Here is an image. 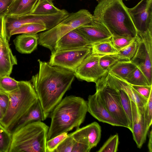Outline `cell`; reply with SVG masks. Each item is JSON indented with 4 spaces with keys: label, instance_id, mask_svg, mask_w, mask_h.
I'll return each instance as SVG.
<instances>
[{
    "label": "cell",
    "instance_id": "cell-14",
    "mask_svg": "<svg viewBox=\"0 0 152 152\" xmlns=\"http://www.w3.org/2000/svg\"><path fill=\"white\" fill-rule=\"evenodd\" d=\"M87 102L88 112L98 121L113 126L123 127L109 112L97 91L89 96Z\"/></svg>",
    "mask_w": 152,
    "mask_h": 152
},
{
    "label": "cell",
    "instance_id": "cell-3",
    "mask_svg": "<svg viewBox=\"0 0 152 152\" xmlns=\"http://www.w3.org/2000/svg\"><path fill=\"white\" fill-rule=\"evenodd\" d=\"M87 112V102L83 98L71 95L62 99L49 115L51 123L47 140L79 128Z\"/></svg>",
    "mask_w": 152,
    "mask_h": 152
},
{
    "label": "cell",
    "instance_id": "cell-20",
    "mask_svg": "<svg viewBox=\"0 0 152 152\" xmlns=\"http://www.w3.org/2000/svg\"><path fill=\"white\" fill-rule=\"evenodd\" d=\"M41 0H14L6 15L19 16L33 13Z\"/></svg>",
    "mask_w": 152,
    "mask_h": 152
},
{
    "label": "cell",
    "instance_id": "cell-7",
    "mask_svg": "<svg viewBox=\"0 0 152 152\" xmlns=\"http://www.w3.org/2000/svg\"><path fill=\"white\" fill-rule=\"evenodd\" d=\"M106 74L95 83L96 91L99 93L103 102L113 117L124 127L129 129L128 121L118 91L108 83Z\"/></svg>",
    "mask_w": 152,
    "mask_h": 152
},
{
    "label": "cell",
    "instance_id": "cell-37",
    "mask_svg": "<svg viewBox=\"0 0 152 152\" xmlns=\"http://www.w3.org/2000/svg\"><path fill=\"white\" fill-rule=\"evenodd\" d=\"M144 115L147 126L150 128L152 123V92L144 106Z\"/></svg>",
    "mask_w": 152,
    "mask_h": 152
},
{
    "label": "cell",
    "instance_id": "cell-31",
    "mask_svg": "<svg viewBox=\"0 0 152 152\" xmlns=\"http://www.w3.org/2000/svg\"><path fill=\"white\" fill-rule=\"evenodd\" d=\"M11 141V133L0 123V152H9Z\"/></svg>",
    "mask_w": 152,
    "mask_h": 152
},
{
    "label": "cell",
    "instance_id": "cell-28",
    "mask_svg": "<svg viewBox=\"0 0 152 152\" xmlns=\"http://www.w3.org/2000/svg\"><path fill=\"white\" fill-rule=\"evenodd\" d=\"M61 10L54 5L52 0H41L32 13L48 14L58 12Z\"/></svg>",
    "mask_w": 152,
    "mask_h": 152
},
{
    "label": "cell",
    "instance_id": "cell-8",
    "mask_svg": "<svg viewBox=\"0 0 152 152\" xmlns=\"http://www.w3.org/2000/svg\"><path fill=\"white\" fill-rule=\"evenodd\" d=\"M61 20L60 15L58 12L45 15L31 13L19 16L6 15L4 18L5 37L9 41L12 31L24 25L31 23L44 24L48 30L56 26Z\"/></svg>",
    "mask_w": 152,
    "mask_h": 152
},
{
    "label": "cell",
    "instance_id": "cell-24",
    "mask_svg": "<svg viewBox=\"0 0 152 152\" xmlns=\"http://www.w3.org/2000/svg\"><path fill=\"white\" fill-rule=\"evenodd\" d=\"M110 39L91 45V53L99 55L118 53V51L114 47Z\"/></svg>",
    "mask_w": 152,
    "mask_h": 152
},
{
    "label": "cell",
    "instance_id": "cell-19",
    "mask_svg": "<svg viewBox=\"0 0 152 152\" xmlns=\"http://www.w3.org/2000/svg\"><path fill=\"white\" fill-rule=\"evenodd\" d=\"M6 38L0 37V76H10L13 66L17 64L16 56L12 52Z\"/></svg>",
    "mask_w": 152,
    "mask_h": 152
},
{
    "label": "cell",
    "instance_id": "cell-16",
    "mask_svg": "<svg viewBox=\"0 0 152 152\" xmlns=\"http://www.w3.org/2000/svg\"><path fill=\"white\" fill-rule=\"evenodd\" d=\"M75 29L87 40L91 45L109 40L112 37L105 26L93 19L90 23Z\"/></svg>",
    "mask_w": 152,
    "mask_h": 152
},
{
    "label": "cell",
    "instance_id": "cell-34",
    "mask_svg": "<svg viewBox=\"0 0 152 152\" xmlns=\"http://www.w3.org/2000/svg\"><path fill=\"white\" fill-rule=\"evenodd\" d=\"M135 39L125 37L112 36L110 39L114 47L119 51L128 46Z\"/></svg>",
    "mask_w": 152,
    "mask_h": 152
},
{
    "label": "cell",
    "instance_id": "cell-17",
    "mask_svg": "<svg viewBox=\"0 0 152 152\" xmlns=\"http://www.w3.org/2000/svg\"><path fill=\"white\" fill-rule=\"evenodd\" d=\"M108 83L116 88L120 89L125 91L131 100L139 107H144L148 99L141 96L132 87V85L123 79L118 78L108 72L106 74Z\"/></svg>",
    "mask_w": 152,
    "mask_h": 152
},
{
    "label": "cell",
    "instance_id": "cell-30",
    "mask_svg": "<svg viewBox=\"0 0 152 152\" xmlns=\"http://www.w3.org/2000/svg\"><path fill=\"white\" fill-rule=\"evenodd\" d=\"M18 83L10 76H0V93L8 94L18 87Z\"/></svg>",
    "mask_w": 152,
    "mask_h": 152
},
{
    "label": "cell",
    "instance_id": "cell-22",
    "mask_svg": "<svg viewBox=\"0 0 152 152\" xmlns=\"http://www.w3.org/2000/svg\"><path fill=\"white\" fill-rule=\"evenodd\" d=\"M47 118L38 99L27 114L19 121L12 132L30 123L43 121Z\"/></svg>",
    "mask_w": 152,
    "mask_h": 152
},
{
    "label": "cell",
    "instance_id": "cell-36",
    "mask_svg": "<svg viewBox=\"0 0 152 152\" xmlns=\"http://www.w3.org/2000/svg\"><path fill=\"white\" fill-rule=\"evenodd\" d=\"M119 61L116 54L103 55L99 59V63L103 69L108 72L109 68Z\"/></svg>",
    "mask_w": 152,
    "mask_h": 152
},
{
    "label": "cell",
    "instance_id": "cell-1",
    "mask_svg": "<svg viewBox=\"0 0 152 152\" xmlns=\"http://www.w3.org/2000/svg\"><path fill=\"white\" fill-rule=\"evenodd\" d=\"M38 61L39 71L32 76L30 82L48 117L70 89L75 76L68 70L40 59Z\"/></svg>",
    "mask_w": 152,
    "mask_h": 152
},
{
    "label": "cell",
    "instance_id": "cell-32",
    "mask_svg": "<svg viewBox=\"0 0 152 152\" xmlns=\"http://www.w3.org/2000/svg\"><path fill=\"white\" fill-rule=\"evenodd\" d=\"M118 135L111 136L97 151V152H116L118 151L119 143Z\"/></svg>",
    "mask_w": 152,
    "mask_h": 152
},
{
    "label": "cell",
    "instance_id": "cell-21",
    "mask_svg": "<svg viewBox=\"0 0 152 152\" xmlns=\"http://www.w3.org/2000/svg\"><path fill=\"white\" fill-rule=\"evenodd\" d=\"M21 34L17 36L13 40L15 48L21 53H31L37 48L38 34Z\"/></svg>",
    "mask_w": 152,
    "mask_h": 152
},
{
    "label": "cell",
    "instance_id": "cell-43",
    "mask_svg": "<svg viewBox=\"0 0 152 152\" xmlns=\"http://www.w3.org/2000/svg\"><path fill=\"white\" fill-rule=\"evenodd\" d=\"M3 115L0 110V121L2 119V117H3Z\"/></svg>",
    "mask_w": 152,
    "mask_h": 152
},
{
    "label": "cell",
    "instance_id": "cell-6",
    "mask_svg": "<svg viewBox=\"0 0 152 152\" xmlns=\"http://www.w3.org/2000/svg\"><path fill=\"white\" fill-rule=\"evenodd\" d=\"M93 20V15L86 9L69 13L55 26L40 33L38 44L53 51L56 42L61 38L71 31L90 23Z\"/></svg>",
    "mask_w": 152,
    "mask_h": 152
},
{
    "label": "cell",
    "instance_id": "cell-41",
    "mask_svg": "<svg viewBox=\"0 0 152 152\" xmlns=\"http://www.w3.org/2000/svg\"><path fill=\"white\" fill-rule=\"evenodd\" d=\"M4 18H0V37L4 38L5 37L4 22Z\"/></svg>",
    "mask_w": 152,
    "mask_h": 152
},
{
    "label": "cell",
    "instance_id": "cell-18",
    "mask_svg": "<svg viewBox=\"0 0 152 152\" xmlns=\"http://www.w3.org/2000/svg\"><path fill=\"white\" fill-rule=\"evenodd\" d=\"M90 45L87 40L75 29L69 32L57 41L54 51L74 49Z\"/></svg>",
    "mask_w": 152,
    "mask_h": 152
},
{
    "label": "cell",
    "instance_id": "cell-10",
    "mask_svg": "<svg viewBox=\"0 0 152 152\" xmlns=\"http://www.w3.org/2000/svg\"><path fill=\"white\" fill-rule=\"evenodd\" d=\"M91 52L90 46L51 52L49 64L75 72Z\"/></svg>",
    "mask_w": 152,
    "mask_h": 152
},
{
    "label": "cell",
    "instance_id": "cell-13",
    "mask_svg": "<svg viewBox=\"0 0 152 152\" xmlns=\"http://www.w3.org/2000/svg\"><path fill=\"white\" fill-rule=\"evenodd\" d=\"M132 114L133 138L137 147L140 148L145 142L149 128L146 123L144 115V106L138 107L131 100Z\"/></svg>",
    "mask_w": 152,
    "mask_h": 152
},
{
    "label": "cell",
    "instance_id": "cell-39",
    "mask_svg": "<svg viewBox=\"0 0 152 152\" xmlns=\"http://www.w3.org/2000/svg\"><path fill=\"white\" fill-rule=\"evenodd\" d=\"M9 100L8 94L0 93V110L3 115L6 111Z\"/></svg>",
    "mask_w": 152,
    "mask_h": 152
},
{
    "label": "cell",
    "instance_id": "cell-44",
    "mask_svg": "<svg viewBox=\"0 0 152 152\" xmlns=\"http://www.w3.org/2000/svg\"><path fill=\"white\" fill-rule=\"evenodd\" d=\"M125 0L127 1V0Z\"/></svg>",
    "mask_w": 152,
    "mask_h": 152
},
{
    "label": "cell",
    "instance_id": "cell-42",
    "mask_svg": "<svg viewBox=\"0 0 152 152\" xmlns=\"http://www.w3.org/2000/svg\"><path fill=\"white\" fill-rule=\"evenodd\" d=\"M152 130L149 132V140L148 145V148L149 152H152Z\"/></svg>",
    "mask_w": 152,
    "mask_h": 152
},
{
    "label": "cell",
    "instance_id": "cell-9",
    "mask_svg": "<svg viewBox=\"0 0 152 152\" xmlns=\"http://www.w3.org/2000/svg\"><path fill=\"white\" fill-rule=\"evenodd\" d=\"M136 52L131 60L143 72L150 85H152V31L137 34Z\"/></svg>",
    "mask_w": 152,
    "mask_h": 152
},
{
    "label": "cell",
    "instance_id": "cell-38",
    "mask_svg": "<svg viewBox=\"0 0 152 152\" xmlns=\"http://www.w3.org/2000/svg\"><path fill=\"white\" fill-rule=\"evenodd\" d=\"M132 88L139 94L148 99L152 92V85L151 86L132 85Z\"/></svg>",
    "mask_w": 152,
    "mask_h": 152
},
{
    "label": "cell",
    "instance_id": "cell-33",
    "mask_svg": "<svg viewBox=\"0 0 152 152\" xmlns=\"http://www.w3.org/2000/svg\"><path fill=\"white\" fill-rule=\"evenodd\" d=\"M68 136V132H64L48 140L46 143V152H54L59 144Z\"/></svg>",
    "mask_w": 152,
    "mask_h": 152
},
{
    "label": "cell",
    "instance_id": "cell-11",
    "mask_svg": "<svg viewBox=\"0 0 152 152\" xmlns=\"http://www.w3.org/2000/svg\"><path fill=\"white\" fill-rule=\"evenodd\" d=\"M128 10L137 34L152 31V0H141Z\"/></svg>",
    "mask_w": 152,
    "mask_h": 152
},
{
    "label": "cell",
    "instance_id": "cell-4",
    "mask_svg": "<svg viewBox=\"0 0 152 152\" xmlns=\"http://www.w3.org/2000/svg\"><path fill=\"white\" fill-rule=\"evenodd\" d=\"M8 95V107L0 123L11 133L38 99L31 83L27 81H19L18 87Z\"/></svg>",
    "mask_w": 152,
    "mask_h": 152
},
{
    "label": "cell",
    "instance_id": "cell-40",
    "mask_svg": "<svg viewBox=\"0 0 152 152\" xmlns=\"http://www.w3.org/2000/svg\"><path fill=\"white\" fill-rule=\"evenodd\" d=\"M14 0H0V18H4Z\"/></svg>",
    "mask_w": 152,
    "mask_h": 152
},
{
    "label": "cell",
    "instance_id": "cell-25",
    "mask_svg": "<svg viewBox=\"0 0 152 152\" xmlns=\"http://www.w3.org/2000/svg\"><path fill=\"white\" fill-rule=\"evenodd\" d=\"M115 88L118 91V93L122 106L128 121L129 129L132 132V114L131 100L128 95L122 90Z\"/></svg>",
    "mask_w": 152,
    "mask_h": 152
},
{
    "label": "cell",
    "instance_id": "cell-5",
    "mask_svg": "<svg viewBox=\"0 0 152 152\" xmlns=\"http://www.w3.org/2000/svg\"><path fill=\"white\" fill-rule=\"evenodd\" d=\"M49 128L42 121H36L13 131L9 152H46Z\"/></svg>",
    "mask_w": 152,
    "mask_h": 152
},
{
    "label": "cell",
    "instance_id": "cell-29",
    "mask_svg": "<svg viewBox=\"0 0 152 152\" xmlns=\"http://www.w3.org/2000/svg\"><path fill=\"white\" fill-rule=\"evenodd\" d=\"M138 42L135 39L128 46L118 51L116 55L120 60H131L137 49Z\"/></svg>",
    "mask_w": 152,
    "mask_h": 152
},
{
    "label": "cell",
    "instance_id": "cell-23",
    "mask_svg": "<svg viewBox=\"0 0 152 152\" xmlns=\"http://www.w3.org/2000/svg\"><path fill=\"white\" fill-rule=\"evenodd\" d=\"M136 67L131 60H120L111 66L107 72L124 80Z\"/></svg>",
    "mask_w": 152,
    "mask_h": 152
},
{
    "label": "cell",
    "instance_id": "cell-15",
    "mask_svg": "<svg viewBox=\"0 0 152 152\" xmlns=\"http://www.w3.org/2000/svg\"><path fill=\"white\" fill-rule=\"evenodd\" d=\"M101 128L96 122H93L68 134L76 141L89 146L91 149L96 147L100 141Z\"/></svg>",
    "mask_w": 152,
    "mask_h": 152
},
{
    "label": "cell",
    "instance_id": "cell-26",
    "mask_svg": "<svg viewBox=\"0 0 152 152\" xmlns=\"http://www.w3.org/2000/svg\"><path fill=\"white\" fill-rule=\"evenodd\" d=\"M45 25L39 23H31L24 25L13 31L10 36L20 34H35L37 33L46 30Z\"/></svg>",
    "mask_w": 152,
    "mask_h": 152
},
{
    "label": "cell",
    "instance_id": "cell-2",
    "mask_svg": "<svg viewBox=\"0 0 152 152\" xmlns=\"http://www.w3.org/2000/svg\"><path fill=\"white\" fill-rule=\"evenodd\" d=\"M93 19L103 25L112 36L136 38L137 33L123 0H97Z\"/></svg>",
    "mask_w": 152,
    "mask_h": 152
},
{
    "label": "cell",
    "instance_id": "cell-12",
    "mask_svg": "<svg viewBox=\"0 0 152 152\" xmlns=\"http://www.w3.org/2000/svg\"><path fill=\"white\" fill-rule=\"evenodd\" d=\"M103 55L91 53L84 60L74 72L75 77L88 82L96 83L107 72L100 66V58Z\"/></svg>",
    "mask_w": 152,
    "mask_h": 152
},
{
    "label": "cell",
    "instance_id": "cell-35",
    "mask_svg": "<svg viewBox=\"0 0 152 152\" xmlns=\"http://www.w3.org/2000/svg\"><path fill=\"white\" fill-rule=\"evenodd\" d=\"M76 141L68 136L58 145L54 152H72Z\"/></svg>",
    "mask_w": 152,
    "mask_h": 152
},
{
    "label": "cell",
    "instance_id": "cell-27",
    "mask_svg": "<svg viewBox=\"0 0 152 152\" xmlns=\"http://www.w3.org/2000/svg\"><path fill=\"white\" fill-rule=\"evenodd\" d=\"M124 80L131 85L151 86L144 74L137 66L128 75Z\"/></svg>",
    "mask_w": 152,
    "mask_h": 152
}]
</instances>
